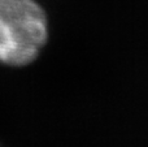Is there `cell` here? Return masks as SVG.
<instances>
[{
    "label": "cell",
    "instance_id": "6da1fadb",
    "mask_svg": "<svg viewBox=\"0 0 148 147\" xmlns=\"http://www.w3.org/2000/svg\"><path fill=\"white\" fill-rule=\"evenodd\" d=\"M47 38V20L34 0H0V60L31 61Z\"/></svg>",
    "mask_w": 148,
    "mask_h": 147
}]
</instances>
